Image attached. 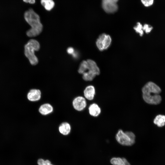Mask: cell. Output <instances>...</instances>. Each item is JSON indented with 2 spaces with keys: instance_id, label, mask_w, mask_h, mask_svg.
<instances>
[{
  "instance_id": "1",
  "label": "cell",
  "mask_w": 165,
  "mask_h": 165,
  "mask_svg": "<svg viewBox=\"0 0 165 165\" xmlns=\"http://www.w3.org/2000/svg\"><path fill=\"white\" fill-rule=\"evenodd\" d=\"M24 17L25 21L31 27L27 31V35L29 37H34L38 35L43 28L39 15L32 9L30 8L25 12Z\"/></svg>"
},
{
  "instance_id": "2",
  "label": "cell",
  "mask_w": 165,
  "mask_h": 165,
  "mask_svg": "<svg viewBox=\"0 0 165 165\" xmlns=\"http://www.w3.org/2000/svg\"><path fill=\"white\" fill-rule=\"evenodd\" d=\"M142 97L147 103L151 105H157L161 102L162 98L160 94L161 92L160 88L152 82L147 83L142 88Z\"/></svg>"
},
{
  "instance_id": "3",
  "label": "cell",
  "mask_w": 165,
  "mask_h": 165,
  "mask_svg": "<svg viewBox=\"0 0 165 165\" xmlns=\"http://www.w3.org/2000/svg\"><path fill=\"white\" fill-rule=\"evenodd\" d=\"M78 72L82 75L83 79L86 81L93 80L100 73V69L96 63L90 59L82 61L80 65Z\"/></svg>"
},
{
  "instance_id": "4",
  "label": "cell",
  "mask_w": 165,
  "mask_h": 165,
  "mask_svg": "<svg viewBox=\"0 0 165 165\" xmlns=\"http://www.w3.org/2000/svg\"><path fill=\"white\" fill-rule=\"evenodd\" d=\"M40 48L38 42L34 39L30 40L25 45V55L32 65H35L38 62V60L35 54V51L38 50Z\"/></svg>"
},
{
  "instance_id": "5",
  "label": "cell",
  "mask_w": 165,
  "mask_h": 165,
  "mask_svg": "<svg viewBox=\"0 0 165 165\" xmlns=\"http://www.w3.org/2000/svg\"><path fill=\"white\" fill-rule=\"evenodd\" d=\"M116 139L120 145L127 146L133 145L135 142V136L131 131L124 132L119 130L116 135Z\"/></svg>"
},
{
  "instance_id": "6",
  "label": "cell",
  "mask_w": 165,
  "mask_h": 165,
  "mask_svg": "<svg viewBox=\"0 0 165 165\" xmlns=\"http://www.w3.org/2000/svg\"><path fill=\"white\" fill-rule=\"evenodd\" d=\"M112 42L110 36L105 33L99 35L96 42V46L100 51L107 49L110 46Z\"/></svg>"
},
{
  "instance_id": "7",
  "label": "cell",
  "mask_w": 165,
  "mask_h": 165,
  "mask_svg": "<svg viewBox=\"0 0 165 165\" xmlns=\"http://www.w3.org/2000/svg\"><path fill=\"white\" fill-rule=\"evenodd\" d=\"M72 104L73 108L77 112L83 111L87 105L86 98L81 96L75 97L72 100Z\"/></svg>"
},
{
  "instance_id": "8",
  "label": "cell",
  "mask_w": 165,
  "mask_h": 165,
  "mask_svg": "<svg viewBox=\"0 0 165 165\" xmlns=\"http://www.w3.org/2000/svg\"><path fill=\"white\" fill-rule=\"evenodd\" d=\"M119 0H102V6L104 10L108 13H113L117 10V2Z\"/></svg>"
},
{
  "instance_id": "9",
  "label": "cell",
  "mask_w": 165,
  "mask_h": 165,
  "mask_svg": "<svg viewBox=\"0 0 165 165\" xmlns=\"http://www.w3.org/2000/svg\"><path fill=\"white\" fill-rule=\"evenodd\" d=\"M42 93L39 89L32 88L27 92L26 98L30 102H35L39 101L42 98Z\"/></svg>"
},
{
  "instance_id": "10",
  "label": "cell",
  "mask_w": 165,
  "mask_h": 165,
  "mask_svg": "<svg viewBox=\"0 0 165 165\" xmlns=\"http://www.w3.org/2000/svg\"><path fill=\"white\" fill-rule=\"evenodd\" d=\"M54 108L53 106L49 103H45L41 105L38 109L39 113L44 116L51 114Z\"/></svg>"
},
{
  "instance_id": "11",
  "label": "cell",
  "mask_w": 165,
  "mask_h": 165,
  "mask_svg": "<svg viewBox=\"0 0 165 165\" xmlns=\"http://www.w3.org/2000/svg\"><path fill=\"white\" fill-rule=\"evenodd\" d=\"M58 129L59 133L62 135H68L71 132V126L68 122H63L59 124Z\"/></svg>"
},
{
  "instance_id": "12",
  "label": "cell",
  "mask_w": 165,
  "mask_h": 165,
  "mask_svg": "<svg viewBox=\"0 0 165 165\" xmlns=\"http://www.w3.org/2000/svg\"><path fill=\"white\" fill-rule=\"evenodd\" d=\"M84 97L89 100H93L95 94V90L94 86L92 85H89L86 86L83 91Z\"/></svg>"
},
{
  "instance_id": "13",
  "label": "cell",
  "mask_w": 165,
  "mask_h": 165,
  "mask_svg": "<svg viewBox=\"0 0 165 165\" xmlns=\"http://www.w3.org/2000/svg\"><path fill=\"white\" fill-rule=\"evenodd\" d=\"M90 115L94 117L98 116L101 113V109L98 105L96 103L91 104L88 108Z\"/></svg>"
},
{
  "instance_id": "14",
  "label": "cell",
  "mask_w": 165,
  "mask_h": 165,
  "mask_svg": "<svg viewBox=\"0 0 165 165\" xmlns=\"http://www.w3.org/2000/svg\"><path fill=\"white\" fill-rule=\"evenodd\" d=\"M110 162L112 165H130L124 158L113 157L111 159Z\"/></svg>"
},
{
  "instance_id": "15",
  "label": "cell",
  "mask_w": 165,
  "mask_h": 165,
  "mask_svg": "<svg viewBox=\"0 0 165 165\" xmlns=\"http://www.w3.org/2000/svg\"><path fill=\"white\" fill-rule=\"evenodd\" d=\"M40 3L47 11H50L54 7L55 3L53 0H41Z\"/></svg>"
},
{
  "instance_id": "16",
  "label": "cell",
  "mask_w": 165,
  "mask_h": 165,
  "mask_svg": "<svg viewBox=\"0 0 165 165\" xmlns=\"http://www.w3.org/2000/svg\"><path fill=\"white\" fill-rule=\"evenodd\" d=\"M153 122L158 127H162L165 124V116L159 115L154 119Z\"/></svg>"
},
{
  "instance_id": "17",
  "label": "cell",
  "mask_w": 165,
  "mask_h": 165,
  "mask_svg": "<svg viewBox=\"0 0 165 165\" xmlns=\"http://www.w3.org/2000/svg\"><path fill=\"white\" fill-rule=\"evenodd\" d=\"M134 28L136 32L139 33L140 36H142L143 35V26L140 22H138Z\"/></svg>"
},
{
  "instance_id": "18",
  "label": "cell",
  "mask_w": 165,
  "mask_h": 165,
  "mask_svg": "<svg viewBox=\"0 0 165 165\" xmlns=\"http://www.w3.org/2000/svg\"><path fill=\"white\" fill-rule=\"evenodd\" d=\"M37 163L38 165H54L49 160H45L42 159H39L37 161Z\"/></svg>"
},
{
  "instance_id": "19",
  "label": "cell",
  "mask_w": 165,
  "mask_h": 165,
  "mask_svg": "<svg viewBox=\"0 0 165 165\" xmlns=\"http://www.w3.org/2000/svg\"><path fill=\"white\" fill-rule=\"evenodd\" d=\"M141 2L145 6L149 7L153 4L154 0H141Z\"/></svg>"
},
{
  "instance_id": "20",
  "label": "cell",
  "mask_w": 165,
  "mask_h": 165,
  "mask_svg": "<svg viewBox=\"0 0 165 165\" xmlns=\"http://www.w3.org/2000/svg\"><path fill=\"white\" fill-rule=\"evenodd\" d=\"M153 28L149 25L145 24L143 26V30L145 31L146 33H149L152 29Z\"/></svg>"
},
{
  "instance_id": "21",
  "label": "cell",
  "mask_w": 165,
  "mask_h": 165,
  "mask_svg": "<svg viewBox=\"0 0 165 165\" xmlns=\"http://www.w3.org/2000/svg\"><path fill=\"white\" fill-rule=\"evenodd\" d=\"M75 52L74 48L72 47L68 48L67 50V52L69 54L72 55Z\"/></svg>"
},
{
  "instance_id": "22",
  "label": "cell",
  "mask_w": 165,
  "mask_h": 165,
  "mask_svg": "<svg viewBox=\"0 0 165 165\" xmlns=\"http://www.w3.org/2000/svg\"><path fill=\"white\" fill-rule=\"evenodd\" d=\"M23 1L26 3L30 4H34L36 2V0H23Z\"/></svg>"
}]
</instances>
